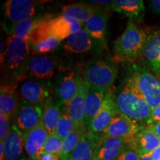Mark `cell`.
Segmentation results:
<instances>
[{
	"label": "cell",
	"instance_id": "40",
	"mask_svg": "<svg viewBox=\"0 0 160 160\" xmlns=\"http://www.w3.org/2000/svg\"><path fill=\"white\" fill-rule=\"evenodd\" d=\"M0 160H5V147H4V142H0Z\"/></svg>",
	"mask_w": 160,
	"mask_h": 160
},
{
	"label": "cell",
	"instance_id": "26",
	"mask_svg": "<svg viewBox=\"0 0 160 160\" xmlns=\"http://www.w3.org/2000/svg\"><path fill=\"white\" fill-rule=\"evenodd\" d=\"M97 8L90 4L77 2L65 5L62 9V15L70 17L82 25L88 21Z\"/></svg>",
	"mask_w": 160,
	"mask_h": 160
},
{
	"label": "cell",
	"instance_id": "36",
	"mask_svg": "<svg viewBox=\"0 0 160 160\" xmlns=\"http://www.w3.org/2000/svg\"><path fill=\"white\" fill-rule=\"evenodd\" d=\"M149 7L153 13L160 14V0H152V1H150Z\"/></svg>",
	"mask_w": 160,
	"mask_h": 160
},
{
	"label": "cell",
	"instance_id": "42",
	"mask_svg": "<svg viewBox=\"0 0 160 160\" xmlns=\"http://www.w3.org/2000/svg\"><path fill=\"white\" fill-rule=\"evenodd\" d=\"M140 160H153L151 157V153H148V154L142 155L140 157Z\"/></svg>",
	"mask_w": 160,
	"mask_h": 160
},
{
	"label": "cell",
	"instance_id": "31",
	"mask_svg": "<svg viewBox=\"0 0 160 160\" xmlns=\"http://www.w3.org/2000/svg\"><path fill=\"white\" fill-rule=\"evenodd\" d=\"M76 127H77L76 124L69 117L66 111H65L62 113L60 116L57 130H56V134L63 140L74 130Z\"/></svg>",
	"mask_w": 160,
	"mask_h": 160
},
{
	"label": "cell",
	"instance_id": "20",
	"mask_svg": "<svg viewBox=\"0 0 160 160\" xmlns=\"http://www.w3.org/2000/svg\"><path fill=\"white\" fill-rule=\"evenodd\" d=\"M100 139V135L85 133L68 160H93Z\"/></svg>",
	"mask_w": 160,
	"mask_h": 160
},
{
	"label": "cell",
	"instance_id": "30",
	"mask_svg": "<svg viewBox=\"0 0 160 160\" xmlns=\"http://www.w3.org/2000/svg\"><path fill=\"white\" fill-rule=\"evenodd\" d=\"M61 42V40L58 38L52 37L39 42L31 44L32 53L33 55H37L49 53L57 49Z\"/></svg>",
	"mask_w": 160,
	"mask_h": 160
},
{
	"label": "cell",
	"instance_id": "7",
	"mask_svg": "<svg viewBox=\"0 0 160 160\" xmlns=\"http://www.w3.org/2000/svg\"><path fill=\"white\" fill-rule=\"evenodd\" d=\"M43 108L22 100L16 111V125L22 133L30 131L42 121Z\"/></svg>",
	"mask_w": 160,
	"mask_h": 160
},
{
	"label": "cell",
	"instance_id": "37",
	"mask_svg": "<svg viewBox=\"0 0 160 160\" xmlns=\"http://www.w3.org/2000/svg\"><path fill=\"white\" fill-rule=\"evenodd\" d=\"M40 160H62L59 156L51 154V153H42L39 157Z\"/></svg>",
	"mask_w": 160,
	"mask_h": 160
},
{
	"label": "cell",
	"instance_id": "35",
	"mask_svg": "<svg viewBox=\"0 0 160 160\" xmlns=\"http://www.w3.org/2000/svg\"><path fill=\"white\" fill-rule=\"evenodd\" d=\"M158 122H160V105L152 109L151 116H150L148 125L152 123Z\"/></svg>",
	"mask_w": 160,
	"mask_h": 160
},
{
	"label": "cell",
	"instance_id": "10",
	"mask_svg": "<svg viewBox=\"0 0 160 160\" xmlns=\"http://www.w3.org/2000/svg\"><path fill=\"white\" fill-rule=\"evenodd\" d=\"M128 145L133 148L140 155L151 153L160 146V139L150 125L142 126L137 131Z\"/></svg>",
	"mask_w": 160,
	"mask_h": 160
},
{
	"label": "cell",
	"instance_id": "22",
	"mask_svg": "<svg viewBox=\"0 0 160 160\" xmlns=\"http://www.w3.org/2000/svg\"><path fill=\"white\" fill-rule=\"evenodd\" d=\"M93 40L86 30L79 31L67 37L63 41V47L66 51L73 53H82L93 48Z\"/></svg>",
	"mask_w": 160,
	"mask_h": 160
},
{
	"label": "cell",
	"instance_id": "11",
	"mask_svg": "<svg viewBox=\"0 0 160 160\" xmlns=\"http://www.w3.org/2000/svg\"><path fill=\"white\" fill-rule=\"evenodd\" d=\"M5 14L13 25L33 17L36 4L31 0H8L5 4Z\"/></svg>",
	"mask_w": 160,
	"mask_h": 160
},
{
	"label": "cell",
	"instance_id": "15",
	"mask_svg": "<svg viewBox=\"0 0 160 160\" xmlns=\"http://www.w3.org/2000/svg\"><path fill=\"white\" fill-rule=\"evenodd\" d=\"M109 91L108 90L89 85L85 97L84 119V123L87 130L91 121L101 108L104 100Z\"/></svg>",
	"mask_w": 160,
	"mask_h": 160
},
{
	"label": "cell",
	"instance_id": "1",
	"mask_svg": "<svg viewBox=\"0 0 160 160\" xmlns=\"http://www.w3.org/2000/svg\"><path fill=\"white\" fill-rule=\"evenodd\" d=\"M117 113L125 116L141 126L148 125L151 108L128 77L114 96Z\"/></svg>",
	"mask_w": 160,
	"mask_h": 160
},
{
	"label": "cell",
	"instance_id": "18",
	"mask_svg": "<svg viewBox=\"0 0 160 160\" xmlns=\"http://www.w3.org/2000/svg\"><path fill=\"white\" fill-rule=\"evenodd\" d=\"M108 15L102 8H97L88 21L84 25V28L88 32L94 41L104 43L107 35V22Z\"/></svg>",
	"mask_w": 160,
	"mask_h": 160
},
{
	"label": "cell",
	"instance_id": "9",
	"mask_svg": "<svg viewBox=\"0 0 160 160\" xmlns=\"http://www.w3.org/2000/svg\"><path fill=\"white\" fill-rule=\"evenodd\" d=\"M83 25L73 18L67 16H59L47 19L48 33L49 37H57L61 41L82 29Z\"/></svg>",
	"mask_w": 160,
	"mask_h": 160
},
{
	"label": "cell",
	"instance_id": "16",
	"mask_svg": "<svg viewBox=\"0 0 160 160\" xmlns=\"http://www.w3.org/2000/svg\"><path fill=\"white\" fill-rule=\"evenodd\" d=\"M126 145L127 142L123 139L101 136L93 160H117Z\"/></svg>",
	"mask_w": 160,
	"mask_h": 160
},
{
	"label": "cell",
	"instance_id": "6",
	"mask_svg": "<svg viewBox=\"0 0 160 160\" xmlns=\"http://www.w3.org/2000/svg\"><path fill=\"white\" fill-rule=\"evenodd\" d=\"M142 127L125 116L117 113L108 127L103 132L102 137L120 138L130 142L137 131Z\"/></svg>",
	"mask_w": 160,
	"mask_h": 160
},
{
	"label": "cell",
	"instance_id": "29",
	"mask_svg": "<svg viewBox=\"0 0 160 160\" xmlns=\"http://www.w3.org/2000/svg\"><path fill=\"white\" fill-rule=\"evenodd\" d=\"M42 19L39 17H33L22 22L13 25L11 30V36L29 42L32 31Z\"/></svg>",
	"mask_w": 160,
	"mask_h": 160
},
{
	"label": "cell",
	"instance_id": "2",
	"mask_svg": "<svg viewBox=\"0 0 160 160\" xmlns=\"http://www.w3.org/2000/svg\"><path fill=\"white\" fill-rule=\"evenodd\" d=\"M148 36L133 21L128 22L125 31L115 42L116 57L123 61H133L142 54Z\"/></svg>",
	"mask_w": 160,
	"mask_h": 160
},
{
	"label": "cell",
	"instance_id": "25",
	"mask_svg": "<svg viewBox=\"0 0 160 160\" xmlns=\"http://www.w3.org/2000/svg\"><path fill=\"white\" fill-rule=\"evenodd\" d=\"M19 105L17 85L2 86L0 90V112L11 117Z\"/></svg>",
	"mask_w": 160,
	"mask_h": 160
},
{
	"label": "cell",
	"instance_id": "13",
	"mask_svg": "<svg viewBox=\"0 0 160 160\" xmlns=\"http://www.w3.org/2000/svg\"><path fill=\"white\" fill-rule=\"evenodd\" d=\"M82 82V78L74 71H70L62 76L57 85V97L59 102L66 105L73 99L79 91Z\"/></svg>",
	"mask_w": 160,
	"mask_h": 160
},
{
	"label": "cell",
	"instance_id": "39",
	"mask_svg": "<svg viewBox=\"0 0 160 160\" xmlns=\"http://www.w3.org/2000/svg\"><path fill=\"white\" fill-rule=\"evenodd\" d=\"M151 154L153 160H160V146L156 148Z\"/></svg>",
	"mask_w": 160,
	"mask_h": 160
},
{
	"label": "cell",
	"instance_id": "5",
	"mask_svg": "<svg viewBox=\"0 0 160 160\" xmlns=\"http://www.w3.org/2000/svg\"><path fill=\"white\" fill-rule=\"evenodd\" d=\"M117 76L115 64L108 60H99L88 64L84 72L83 79L88 85L110 91Z\"/></svg>",
	"mask_w": 160,
	"mask_h": 160
},
{
	"label": "cell",
	"instance_id": "8",
	"mask_svg": "<svg viewBox=\"0 0 160 160\" xmlns=\"http://www.w3.org/2000/svg\"><path fill=\"white\" fill-rule=\"evenodd\" d=\"M117 113L114 97L113 93L109 91L104 100L101 108L88 128V132L102 136Z\"/></svg>",
	"mask_w": 160,
	"mask_h": 160
},
{
	"label": "cell",
	"instance_id": "43",
	"mask_svg": "<svg viewBox=\"0 0 160 160\" xmlns=\"http://www.w3.org/2000/svg\"><path fill=\"white\" fill-rule=\"evenodd\" d=\"M23 160H40V159L37 157H29L27 159H24Z\"/></svg>",
	"mask_w": 160,
	"mask_h": 160
},
{
	"label": "cell",
	"instance_id": "21",
	"mask_svg": "<svg viewBox=\"0 0 160 160\" xmlns=\"http://www.w3.org/2000/svg\"><path fill=\"white\" fill-rule=\"evenodd\" d=\"M5 160H21L25 150L23 133L16 125L11 126L8 135L4 140ZM23 160V159H22Z\"/></svg>",
	"mask_w": 160,
	"mask_h": 160
},
{
	"label": "cell",
	"instance_id": "14",
	"mask_svg": "<svg viewBox=\"0 0 160 160\" xmlns=\"http://www.w3.org/2000/svg\"><path fill=\"white\" fill-rule=\"evenodd\" d=\"M19 93L22 100L32 105L44 108L47 102L51 99L48 90L37 82L28 80L20 86Z\"/></svg>",
	"mask_w": 160,
	"mask_h": 160
},
{
	"label": "cell",
	"instance_id": "33",
	"mask_svg": "<svg viewBox=\"0 0 160 160\" xmlns=\"http://www.w3.org/2000/svg\"><path fill=\"white\" fill-rule=\"evenodd\" d=\"M10 118L11 117L0 112V139L1 141H4L6 139L11 129V127L10 126Z\"/></svg>",
	"mask_w": 160,
	"mask_h": 160
},
{
	"label": "cell",
	"instance_id": "17",
	"mask_svg": "<svg viewBox=\"0 0 160 160\" xmlns=\"http://www.w3.org/2000/svg\"><path fill=\"white\" fill-rule=\"evenodd\" d=\"M89 85L82 78L79 91L73 99L66 104V113L78 127H85V102ZM87 129V128H86Z\"/></svg>",
	"mask_w": 160,
	"mask_h": 160
},
{
	"label": "cell",
	"instance_id": "34",
	"mask_svg": "<svg viewBox=\"0 0 160 160\" xmlns=\"http://www.w3.org/2000/svg\"><path fill=\"white\" fill-rule=\"evenodd\" d=\"M117 160H140V155L137 151L127 144Z\"/></svg>",
	"mask_w": 160,
	"mask_h": 160
},
{
	"label": "cell",
	"instance_id": "38",
	"mask_svg": "<svg viewBox=\"0 0 160 160\" xmlns=\"http://www.w3.org/2000/svg\"><path fill=\"white\" fill-rule=\"evenodd\" d=\"M149 125L151 126V128L153 129V131L155 132L156 134H157L158 136V137L160 139V122L152 123Z\"/></svg>",
	"mask_w": 160,
	"mask_h": 160
},
{
	"label": "cell",
	"instance_id": "3",
	"mask_svg": "<svg viewBox=\"0 0 160 160\" xmlns=\"http://www.w3.org/2000/svg\"><path fill=\"white\" fill-rule=\"evenodd\" d=\"M151 109L160 105V79L143 67L134 65L128 76Z\"/></svg>",
	"mask_w": 160,
	"mask_h": 160
},
{
	"label": "cell",
	"instance_id": "32",
	"mask_svg": "<svg viewBox=\"0 0 160 160\" xmlns=\"http://www.w3.org/2000/svg\"><path fill=\"white\" fill-rule=\"evenodd\" d=\"M63 140L57 134L49 135L44 146L42 153H51L59 156L62 150Z\"/></svg>",
	"mask_w": 160,
	"mask_h": 160
},
{
	"label": "cell",
	"instance_id": "24",
	"mask_svg": "<svg viewBox=\"0 0 160 160\" xmlns=\"http://www.w3.org/2000/svg\"><path fill=\"white\" fill-rule=\"evenodd\" d=\"M111 8L129 17L131 21L142 17L145 11L142 0H115L111 5Z\"/></svg>",
	"mask_w": 160,
	"mask_h": 160
},
{
	"label": "cell",
	"instance_id": "12",
	"mask_svg": "<svg viewBox=\"0 0 160 160\" xmlns=\"http://www.w3.org/2000/svg\"><path fill=\"white\" fill-rule=\"evenodd\" d=\"M48 137L49 133L42 121L35 128L23 133L25 151L28 157L39 158Z\"/></svg>",
	"mask_w": 160,
	"mask_h": 160
},
{
	"label": "cell",
	"instance_id": "28",
	"mask_svg": "<svg viewBox=\"0 0 160 160\" xmlns=\"http://www.w3.org/2000/svg\"><path fill=\"white\" fill-rule=\"evenodd\" d=\"M88 130L85 127H77L65 139H63L62 150L60 153L59 157L62 160H68L73 152L75 148L80 142L82 138L85 133H87Z\"/></svg>",
	"mask_w": 160,
	"mask_h": 160
},
{
	"label": "cell",
	"instance_id": "41",
	"mask_svg": "<svg viewBox=\"0 0 160 160\" xmlns=\"http://www.w3.org/2000/svg\"><path fill=\"white\" fill-rule=\"evenodd\" d=\"M91 2L98 4V5L111 6V5L113 2V1H109V0H108V1H97V0H93V1H91Z\"/></svg>",
	"mask_w": 160,
	"mask_h": 160
},
{
	"label": "cell",
	"instance_id": "4",
	"mask_svg": "<svg viewBox=\"0 0 160 160\" xmlns=\"http://www.w3.org/2000/svg\"><path fill=\"white\" fill-rule=\"evenodd\" d=\"M29 42L10 36L5 43L3 62L6 69L13 74L22 73L27 68L30 57Z\"/></svg>",
	"mask_w": 160,
	"mask_h": 160
},
{
	"label": "cell",
	"instance_id": "23",
	"mask_svg": "<svg viewBox=\"0 0 160 160\" xmlns=\"http://www.w3.org/2000/svg\"><path fill=\"white\" fill-rule=\"evenodd\" d=\"M31 75L37 79H48L53 77L55 71L53 61L45 56H36L30 58L27 68Z\"/></svg>",
	"mask_w": 160,
	"mask_h": 160
},
{
	"label": "cell",
	"instance_id": "27",
	"mask_svg": "<svg viewBox=\"0 0 160 160\" xmlns=\"http://www.w3.org/2000/svg\"><path fill=\"white\" fill-rule=\"evenodd\" d=\"M61 113L59 105L53 102L51 98L44 106L42 113V122L49 135L56 134Z\"/></svg>",
	"mask_w": 160,
	"mask_h": 160
},
{
	"label": "cell",
	"instance_id": "19",
	"mask_svg": "<svg viewBox=\"0 0 160 160\" xmlns=\"http://www.w3.org/2000/svg\"><path fill=\"white\" fill-rule=\"evenodd\" d=\"M142 54L150 69L160 77V31L148 36Z\"/></svg>",
	"mask_w": 160,
	"mask_h": 160
}]
</instances>
